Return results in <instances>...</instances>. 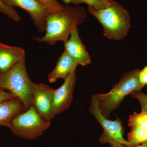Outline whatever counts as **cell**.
I'll use <instances>...</instances> for the list:
<instances>
[{
    "label": "cell",
    "instance_id": "cell-1",
    "mask_svg": "<svg viewBox=\"0 0 147 147\" xmlns=\"http://www.w3.org/2000/svg\"><path fill=\"white\" fill-rule=\"evenodd\" d=\"M87 14L84 7L64 4L60 10L49 13L46 18L45 34L41 37H33L38 43L55 45L58 41L69 39L71 32L85 21Z\"/></svg>",
    "mask_w": 147,
    "mask_h": 147
},
{
    "label": "cell",
    "instance_id": "cell-2",
    "mask_svg": "<svg viewBox=\"0 0 147 147\" xmlns=\"http://www.w3.org/2000/svg\"><path fill=\"white\" fill-rule=\"evenodd\" d=\"M139 71L136 69L125 72L109 92L92 95L97 102L100 113L105 118L110 119L111 113L118 108L126 96L134 92L141 91L144 88L139 82Z\"/></svg>",
    "mask_w": 147,
    "mask_h": 147
},
{
    "label": "cell",
    "instance_id": "cell-3",
    "mask_svg": "<svg viewBox=\"0 0 147 147\" xmlns=\"http://www.w3.org/2000/svg\"><path fill=\"white\" fill-rule=\"evenodd\" d=\"M89 12L100 22L103 34L108 39L115 40L124 38L130 28V17L128 11L115 1L105 7H88Z\"/></svg>",
    "mask_w": 147,
    "mask_h": 147
},
{
    "label": "cell",
    "instance_id": "cell-4",
    "mask_svg": "<svg viewBox=\"0 0 147 147\" xmlns=\"http://www.w3.org/2000/svg\"><path fill=\"white\" fill-rule=\"evenodd\" d=\"M27 72L26 57L8 71L0 74V89L11 93L19 99L26 109L33 105L32 84Z\"/></svg>",
    "mask_w": 147,
    "mask_h": 147
},
{
    "label": "cell",
    "instance_id": "cell-5",
    "mask_svg": "<svg viewBox=\"0 0 147 147\" xmlns=\"http://www.w3.org/2000/svg\"><path fill=\"white\" fill-rule=\"evenodd\" d=\"M50 125L51 121L42 117L32 105L16 115L9 128L17 137L32 140L41 136Z\"/></svg>",
    "mask_w": 147,
    "mask_h": 147
},
{
    "label": "cell",
    "instance_id": "cell-6",
    "mask_svg": "<svg viewBox=\"0 0 147 147\" xmlns=\"http://www.w3.org/2000/svg\"><path fill=\"white\" fill-rule=\"evenodd\" d=\"M89 110L103 129V132L99 140L100 143L129 146L127 140L123 137V127L120 119L118 118L115 120L112 121L104 117L99 111L97 102L93 97Z\"/></svg>",
    "mask_w": 147,
    "mask_h": 147
},
{
    "label": "cell",
    "instance_id": "cell-7",
    "mask_svg": "<svg viewBox=\"0 0 147 147\" xmlns=\"http://www.w3.org/2000/svg\"><path fill=\"white\" fill-rule=\"evenodd\" d=\"M76 79V71H74L64 79L63 84L59 88L55 90L50 111V120L70 107L73 101Z\"/></svg>",
    "mask_w": 147,
    "mask_h": 147
},
{
    "label": "cell",
    "instance_id": "cell-8",
    "mask_svg": "<svg viewBox=\"0 0 147 147\" xmlns=\"http://www.w3.org/2000/svg\"><path fill=\"white\" fill-rule=\"evenodd\" d=\"M4 2L11 6L18 7L26 11L38 32H45L46 18L50 13L38 0H4Z\"/></svg>",
    "mask_w": 147,
    "mask_h": 147
},
{
    "label": "cell",
    "instance_id": "cell-9",
    "mask_svg": "<svg viewBox=\"0 0 147 147\" xmlns=\"http://www.w3.org/2000/svg\"><path fill=\"white\" fill-rule=\"evenodd\" d=\"M55 90L46 84L32 83L33 105L41 117L48 120L51 121L50 113Z\"/></svg>",
    "mask_w": 147,
    "mask_h": 147
},
{
    "label": "cell",
    "instance_id": "cell-10",
    "mask_svg": "<svg viewBox=\"0 0 147 147\" xmlns=\"http://www.w3.org/2000/svg\"><path fill=\"white\" fill-rule=\"evenodd\" d=\"M70 36L67 41L64 42L65 51L79 65H89L91 63V57L80 38L77 28L71 32Z\"/></svg>",
    "mask_w": 147,
    "mask_h": 147
},
{
    "label": "cell",
    "instance_id": "cell-11",
    "mask_svg": "<svg viewBox=\"0 0 147 147\" xmlns=\"http://www.w3.org/2000/svg\"><path fill=\"white\" fill-rule=\"evenodd\" d=\"M25 57L26 53L22 48L0 42V74L8 71Z\"/></svg>",
    "mask_w": 147,
    "mask_h": 147
},
{
    "label": "cell",
    "instance_id": "cell-12",
    "mask_svg": "<svg viewBox=\"0 0 147 147\" xmlns=\"http://www.w3.org/2000/svg\"><path fill=\"white\" fill-rule=\"evenodd\" d=\"M78 65L76 61L64 51L58 59L55 68L48 74V81L54 83L58 79L64 80L71 72L76 71Z\"/></svg>",
    "mask_w": 147,
    "mask_h": 147
},
{
    "label": "cell",
    "instance_id": "cell-13",
    "mask_svg": "<svg viewBox=\"0 0 147 147\" xmlns=\"http://www.w3.org/2000/svg\"><path fill=\"white\" fill-rule=\"evenodd\" d=\"M26 109L23 103L16 98L0 102V126L9 128L13 118Z\"/></svg>",
    "mask_w": 147,
    "mask_h": 147
},
{
    "label": "cell",
    "instance_id": "cell-14",
    "mask_svg": "<svg viewBox=\"0 0 147 147\" xmlns=\"http://www.w3.org/2000/svg\"><path fill=\"white\" fill-rule=\"evenodd\" d=\"M129 146H135L147 142V128H131L127 135Z\"/></svg>",
    "mask_w": 147,
    "mask_h": 147
},
{
    "label": "cell",
    "instance_id": "cell-15",
    "mask_svg": "<svg viewBox=\"0 0 147 147\" xmlns=\"http://www.w3.org/2000/svg\"><path fill=\"white\" fill-rule=\"evenodd\" d=\"M128 125L130 128H147V112H134L129 116Z\"/></svg>",
    "mask_w": 147,
    "mask_h": 147
},
{
    "label": "cell",
    "instance_id": "cell-16",
    "mask_svg": "<svg viewBox=\"0 0 147 147\" xmlns=\"http://www.w3.org/2000/svg\"><path fill=\"white\" fill-rule=\"evenodd\" d=\"M64 4L79 5L85 3L88 7H92L96 8H101L110 5L113 0H61Z\"/></svg>",
    "mask_w": 147,
    "mask_h": 147
},
{
    "label": "cell",
    "instance_id": "cell-17",
    "mask_svg": "<svg viewBox=\"0 0 147 147\" xmlns=\"http://www.w3.org/2000/svg\"><path fill=\"white\" fill-rule=\"evenodd\" d=\"M0 12L14 22H18L21 20L19 13L13 7L7 4L2 0H0Z\"/></svg>",
    "mask_w": 147,
    "mask_h": 147
},
{
    "label": "cell",
    "instance_id": "cell-18",
    "mask_svg": "<svg viewBox=\"0 0 147 147\" xmlns=\"http://www.w3.org/2000/svg\"><path fill=\"white\" fill-rule=\"evenodd\" d=\"M47 9L50 13L56 12L60 10L62 7L57 0H38Z\"/></svg>",
    "mask_w": 147,
    "mask_h": 147
},
{
    "label": "cell",
    "instance_id": "cell-19",
    "mask_svg": "<svg viewBox=\"0 0 147 147\" xmlns=\"http://www.w3.org/2000/svg\"><path fill=\"white\" fill-rule=\"evenodd\" d=\"M130 95L140 102L142 112H147V94L139 91L134 92Z\"/></svg>",
    "mask_w": 147,
    "mask_h": 147
},
{
    "label": "cell",
    "instance_id": "cell-20",
    "mask_svg": "<svg viewBox=\"0 0 147 147\" xmlns=\"http://www.w3.org/2000/svg\"><path fill=\"white\" fill-rule=\"evenodd\" d=\"M15 96L9 92L0 89V102L3 100L15 98Z\"/></svg>",
    "mask_w": 147,
    "mask_h": 147
},
{
    "label": "cell",
    "instance_id": "cell-21",
    "mask_svg": "<svg viewBox=\"0 0 147 147\" xmlns=\"http://www.w3.org/2000/svg\"><path fill=\"white\" fill-rule=\"evenodd\" d=\"M139 82L143 87L147 85V73L140 70L139 72Z\"/></svg>",
    "mask_w": 147,
    "mask_h": 147
},
{
    "label": "cell",
    "instance_id": "cell-22",
    "mask_svg": "<svg viewBox=\"0 0 147 147\" xmlns=\"http://www.w3.org/2000/svg\"><path fill=\"white\" fill-rule=\"evenodd\" d=\"M110 147H147V142L142 144L135 146H125L120 144H110Z\"/></svg>",
    "mask_w": 147,
    "mask_h": 147
},
{
    "label": "cell",
    "instance_id": "cell-23",
    "mask_svg": "<svg viewBox=\"0 0 147 147\" xmlns=\"http://www.w3.org/2000/svg\"><path fill=\"white\" fill-rule=\"evenodd\" d=\"M142 71H144V72H146L147 73V65L143 69H142Z\"/></svg>",
    "mask_w": 147,
    "mask_h": 147
},
{
    "label": "cell",
    "instance_id": "cell-24",
    "mask_svg": "<svg viewBox=\"0 0 147 147\" xmlns=\"http://www.w3.org/2000/svg\"><path fill=\"white\" fill-rule=\"evenodd\" d=\"M2 1H4V0H2Z\"/></svg>",
    "mask_w": 147,
    "mask_h": 147
}]
</instances>
